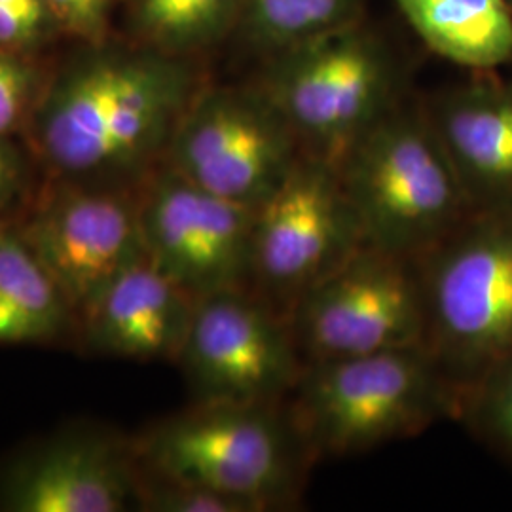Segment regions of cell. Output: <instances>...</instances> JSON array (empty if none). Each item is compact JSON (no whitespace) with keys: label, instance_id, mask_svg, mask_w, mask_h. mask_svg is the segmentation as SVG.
<instances>
[{"label":"cell","instance_id":"22","mask_svg":"<svg viewBox=\"0 0 512 512\" xmlns=\"http://www.w3.org/2000/svg\"><path fill=\"white\" fill-rule=\"evenodd\" d=\"M29 95V73L10 57L0 55V135L18 126Z\"/></svg>","mask_w":512,"mask_h":512},{"label":"cell","instance_id":"16","mask_svg":"<svg viewBox=\"0 0 512 512\" xmlns=\"http://www.w3.org/2000/svg\"><path fill=\"white\" fill-rule=\"evenodd\" d=\"M404 18L440 57L475 71L512 59L507 0H397Z\"/></svg>","mask_w":512,"mask_h":512},{"label":"cell","instance_id":"26","mask_svg":"<svg viewBox=\"0 0 512 512\" xmlns=\"http://www.w3.org/2000/svg\"><path fill=\"white\" fill-rule=\"evenodd\" d=\"M0 6H8V8H14L21 14H25L27 18L33 19L40 23L42 21V0H0Z\"/></svg>","mask_w":512,"mask_h":512},{"label":"cell","instance_id":"2","mask_svg":"<svg viewBox=\"0 0 512 512\" xmlns=\"http://www.w3.org/2000/svg\"><path fill=\"white\" fill-rule=\"evenodd\" d=\"M311 461L365 454L410 439L461 401L425 346L311 361L283 403Z\"/></svg>","mask_w":512,"mask_h":512},{"label":"cell","instance_id":"12","mask_svg":"<svg viewBox=\"0 0 512 512\" xmlns=\"http://www.w3.org/2000/svg\"><path fill=\"white\" fill-rule=\"evenodd\" d=\"M262 92L294 129L304 152L336 165L389 105L378 54L355 38H329L293 57Z\"/></svg>","mask_w":512,"mask_h":512},{"label":"cell","instance_id":"11","mask_svg":"<svg viewBox=\"0 0 512 512\" xmlns=\"http://www.w3.org/2000/svg\"><path fill=\"white\" fill-rule=\"evenodd\" d=\"M139 215L148 260L192 298L251 291L256 209L165 165L139 188Z\"/></svg>","mask_w":512,"mask_h":512},{"label":"cell","instance_id":"19","mask_svg":"<svg viewBox=\"0 0 512 512\" xmlns=\"http://www.w3.org/2000/svg\"><path fill=\"white\" fill-rule=\"evenodd\" d=\"M139 511L150 512H256L243 499L202 486L148 475L139 467Z\"/></svg>","mask_w":512,"mask_h":512},{"label":"cell","instance_id":"27","mask_svg":"<svg viewBox=\"0 0 512 512\" xmlns=\"http://www.w3.org/2000/svg\"><path fill=\"white\" fill-rule=\"evenodd\" d=\"M507 2H509V6L512 8V0H507Z\"/></svg>","mask_w":512,"mask_h":512},{"label":"cell","instance_id":"6","mask_svg":"<svg viewBox=\"0 0 512 512\" xmlns=\"http://www.w3.org/2000/svg\"><path fill=\"white\" fill-rule=\"evenodd\" d=\"M363 245L338 169L304 154L256 207L251 293L289 321L298 300Z\"/></svg>","mask_w":512,"mask_h":512},{"label":"cell","instance_id":"24","mask_svg":"<svg viewBox=\"0 0 512 512\" xmlns=\"http://www.w3.org/2000/svg\"><path fill=\"white\" fill-rule=\"evenodd\" d=\"M38 23L14 8L0 6V42H19L33 37Z\"/></svg>","mask_w":512,"mask_h":512},{"label":"cell","instance_id":"17","mask_svg":"<svg viewBox=\"0 0 512 512\" xmlns=\"http://www.w3.org/2000/svg\"><path fill=\"white\" fill-rule=\"evenodd\" d=\"M76 327L73 310L10 222H0V344H48Z\"/></svg>","mask_w":512,"mask_h":512},{"label":"cell","instance_id":"5","mask_svg":"<svg viewBox=\"0 0 512 512\" xmlns=\"http://www.w3.org/2000/svg\"><path fill=\"white\" fill-rule=\"evenodd\" d=\"M420 264L425 348L463 410L486 372L512 353V207L478 209Z\"/></svg>","mask_w":512,"mask_h":512},{"label":"cell","instance_id":"8","mask_svg":"<svg viewBox=\"0 0 512 512\" xmlns=\"http://www.w3.org/2000/svg\"><path fill=\"white\" fill-rule=\"evenodd\" d=\"M10 224L54 279L74 319L118 275L148 260L139 188L57 177V183Z\"/></svg>","mask_w":512,"mask_h":512},{"label":"cell","instance_id":"25","mask_svg":"<svg viewBox=\"0 0 512 512\" xmlns=\"http://www.w3.org/2000/svg\"><path fill=\"white\" fill-rule=\"evenodd\" d=\"M55 8L74 23L90 25L101 16L107 0H50Z\"/></svg>","mask_w":512,"mask_h":512},{"label":"cell","instance_id":"18","mask_svg":"<svg viewBox=\"0 0 512 512\" xmlns=\"http://www.w3.org/2000/svg\"><path fill=\"white\" fill-rule=\"evenodd\" d=\"M459 420L512 458V353L492 366L463 403Z\"/></svg>","mask_w":512,"mask_h":512},{"label":"cell","instance_id":"10","mask_svg":"<svg viewBox=\"0 0 512 512\" xmlns=\"http://www.w3.org/2000/svg\"><path fill=\"white\" fill-rule=\"evenodd\" d=\"M194 403L283 404L306 361L291 323L251 291L196 302L177 359Z\"/></svg>","mask_w":512,"mask_h":512},{"label":"cell","instance_id":"21","mask_svg":"<svg viewBox=\"0 0 512 512\" xmlns=\"http://www.w3.org/2000/svg\"><path fill=\"white\" fill-rule=\"evenodd\" d=\"M226 4L228 0H141V18L152 33L184 40L211 29Z\"/></svg>","mask_w":512,"mask_h":512},{"label":"cell","instance_id":"23","mask_svg":"<svg viewBox=\"0 0 512 512\" xmlns=\"http://www.w3.org/2000/svg\"><path fill=\"white\" fill-rule=\"evenodd\" d=\"M23 194V165L18 150L12 147L6 135H0V222H8L6 215L16 209Z\"/></svg>","mask_w":512,"mask_h":512},{"label":"cell","instance_id":"9","mask_svg":"<svg viewBox=\"0 0 512 512\" xmlns=\"http://www.w3.org/2000/svg\"><path fill=\"white\" fill-rule=\"evenodd\" d=\"M304 154L266 93L222 90L192 99L173 133L167 165L215 196L256 209Z\"/></svg>","mask_w":512,"mask_h":512},{"label":"cell","instance_id":"15","mask_svg":"<svg viewBox=\"0 0 512 512\" xmlns=\"http://www.w3.org/2000/svg\"><path fill=\"white\" fill-rule=\"evenodd\" d=\"M431 120L476 211L512 207V82L456 90Z\"/></svg>","mask_w":512,"mask_h":512},{"label":"cell","instance_id":"4","mask_svg":"<svg viewBox=\"0 0 512 512\" xmlns=\"http://www.w3.org/2000/svg\"><path fill=\"white\" fill-rule=\"evenodd\" d=\"M131 444L148 475L238 497L256 512L298 505L313 463L283 404L194 403Z\"/></svg>","mask_w":512,"mask_h":512},{"label":"cell","instance_id":"20","mask_svg":"<svg viewBox=\"0 0 512 512\" xmlns=\"http://www.w3.org/2000/svg\"><path fill=\"white\" fill-rule=\"evenodd\" d=\"M346 0H253L262 31L274 38H298L325 29L340 16Z\"/></svg>","mask_w":512,"mask_h":512},{"label":"cell","instance_id":"1","mask_svg":"<svg viewBox=\"0 0 512 512\" xmlns=\"http://www.w3.org/2000/svg\"><path fill=\"white\" fill-rule=\"evenodd\" d=\"M177 69L93 61L63 74L38 105L35 141L59 179L141 188L192 99Z\"/></svg>","mask_w":512,"mask_h":512},{"label":"cell","instance_id":"3","mask_svg":"<svg viewBox=\"0 0 512 512\" xmlns=\"http://www.w3.org/2000/svg\"><path fill=\"white\" fill-rule=\"evenodd\" d=\"M365 245L421 260L476 211L431 114L395 107L336 165Z\"/></svg>","mask_w":512,"mask_h":512},{"label":"cell","instance_id":"13","mask_svg":"<svg viewBox=\"0 0 512 512\" xmlns=\"http://www.w3.org/2000/svg\"><path fill=\"white\" fill-rule=\"evenodd\" d=\"M133 444L101 431L44 440L0 471V511H139Z\"/></svg>","mask_w":512,"mask_h":512},{"label":"cell","instance_id":"7","mask_svg":"<svg viewBox=\"0 0 512 512\" xmlns=\"http://www.w3.org/2000/svg\"><path fill=\"white\" fill-rule=\"evenodd\" d=\"M289 323L306 363L425 346L420 260L363 245L298 300Z\"/></svg>","mask_w":512,"mask_h":512},{"label":"cell","instance_id":"14","mask_svg":"<svg viewBox=\"0 0 512 512\" xmlns=\"http://www.w3.org/2000/svg\"><path fill=\"white\" fill-rule=\"evenodd\" d=\"M196 298L143 260L118 275L76 317V336L93 355L177 363Z\"/></svg>","mask_w":512,"mask_h":512}]
</instances>
